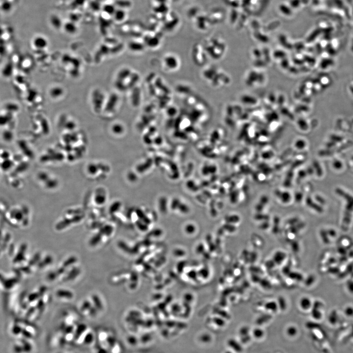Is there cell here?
I'll return each instance as SVG.
<instances>
[{
  "mask_svg": "<svg viewBox=\"0 0 353 353\" xmlns=\"http://www.w3.org/2000/svg\"><path fill=\"white\" fill-rule=\"evenodd\" d=\"M301 309L304 310H308L310 309L312 305V301L310 298L307 297H304L301 298L299 303Z\"/></svg>",
  "mask_w": 353,
  "mask_h": 353,
  "instance_id": "1",
  "label": "cell"
},
{
  "mask_svg": "<svg viewBox=\"0 0 353 353\" xmlns=\"http://www.w3.org/2000/svg\"><path fill=\"white\" fill-rule=\"evenodd\" d=\"M33 44L35 48L42 49L44 48L47 45L46 39L42 36H37L34 39Z\"/></svg>",
  "mask_w": 353,
  "mask_h": 353,
  "instance_id": "2",
  "label": "cell"
},
{
  "mask_svg": "<svg viewBox=\"0 0 353 353\" xmlns=\"http://www.w3.org/2000/svg\"><path fill=\"white\" fill-rule=\"evenodd\" d=\"M277 196L279 197L281 201L284 203H289L290 201V194L287 192H281L278 191L276 192Z\"/></svg>",
  "mask_w": 353,
  "mask_h": 353,
  "instance_id": "3",
  "label": "cell"
},
{
  "mask_svg": "<svg viewBox=\"0 0 353 353\" xmlns=\"http://www.w3.org/2000/svg\"><path fill=\"white\" fill-rule=\"evenodd\" d=\"M80 273V270L78 268H74L72 269L70 272H69L67 277H66V279L67 281L72 280L76 278Z\"/></svg>",
  "mask_w": 353,
  "mask_h": 353,
  "instance_id": "4",
  "label": "cell"
},
{
  "mask_svg": "<svg viewBox=\"0 0 353 353\" xmlns=\"http://www.w3.org/2000/svg\"><path fill=\"white\" fill-rule=\"evenodd\" d=\"M64 29L67 32L70 34L74 33L76 31L77 27L75 24L73 22H67L64 25Z\"/></svg>",
  "mask_w": 353,
  "mask_h": 353,
  "instance_id": "5",
  "label": "cell"
},
{
  "mask_svg": "<svg viewBox=\"0 0 353 353\" xmlns=\"http://www.w3.org/2000/svg\"><path fill=\"white\" fill-rule=\"evenodd\" d=\"M57 295L60 297H64L68 299H71L73 297V293L67 290H58V291L57 292Z\"/></svg>",
  "mask_w": 353,
  "mask_h": 353,
  "instance_id": "6",
  "label": "cell"
},
{
  "mask_svg": "<svg viewBox=\"0 0 353 353\" xmlns=\"http://www.w3.org/2000/svg\"><path fill=\"white\" fill-rule=\"evenodd\" d=\"M13 67L12 65L8 63L4 67L2 71V74H3V75L5 76L6 77H9L13 73Z\"/></svg>",
  "mask_w": 353,
  "mask_h": 353,
  "instance_id": "7",
  "label": "cell"
},
{
  "mask_svg": "<svg viewBox=\"0 0 353 353\" xmlns=\"http://www.w3.org/2000/svg\"><path fill=\"white\" fill-rule=\"evenodd\" d=\"M12 7H13V5L11 4V2L8 1H4L1 5V8L2 9V11L5 12L9 11L12 8Z\"/></svg>",
  "mask_w": 353,
  "mask_h": 353,
  "instance_id": "8",
  "label": "cell"
},
{
  "mask_svg": "<svg viewBox=\"0 0 353 353\" xmlns=\"http://www.w3.org/2000/svg\"><path fill=\"white\" fill-rule=\"evenodd\" d=\"M230 345L231 347H233V350L237 352H241L242 351L243 348L241 345L237 342V341L234 340H230Z\"/></svg>",
  "mask_w": 353,
  "mask_h": 353,
  "instance_id": "9",
  "label": "cell"
},
{
  "mask_svg": "<svg viewBox=\"0 0 353 353\" xmlns=\"http://www.w3.org/2000/svg\"><path fill=\"white\" fill-rule=\"evenodd\" d=\"M112 231H113V229H112V228L111 226H106L101 229L99 233L101 235H110L111 233H112Z\"/></svg>",
  "mask_w": 353,
  "mask_h": 353,
  "instance_id": "10",
  "label": "cell"
},
{
  "mask_svg": "<svg viewBox=\"0 0 353 353\" xmlns=\"http://www.w3.org/2000/svg\"><path fill=\"white\" fill-rule=\"evenodd\" d=\"M298 330L296 327L294 326H289L288 327L286 330V333L289 336L291 337L295 336L297 334Z\"/></svg>",
  "mask_w": 353,
  "mask_h": 353,
  "instance_id": "11",
  "label": "cell"
},
{
  "mask_svg": "<svg viewBox=\"0 0 353 353\" xmlns=\"http://www.w3.org/2000/svg\"><path fill=\"white\" fill-rule=\"evenodd\" d=\"M92 299L94 303L95 304L96 307L99 310H101L102 309H103V305L102 304L101 301L98 297L97 296V295H93L92 297Z\"/></svg>",
  "mask_w": 353,
  "mask_h": 353,
  "instance_id": "12",
  "label": "cell"
},
{
  "mask_svg": "<svg viewBox=\"0 0 353 353\" xmlns=\"http://www.w3.org/2000/svg\"><path fill=\"white\" fill-rule=\"evenodd\" d=\"M253 335L255 338L258 339L263 338L264 335V332L261 328H255L253 332Z\"/></svg>",
  "mask_w": 353,
  "mask_h": 353,
  "instance_id": "13",
  "label": "cell"
},
{
  "mask_svg": "<svg viewBox=\"0 0 353 353\" xmlns=\"http://www.w3.org/2000/svg\"><path fill=\"white\" fill-rule=\"evenodd\" d=\"M102 236V235H100V233H99L98 234H97V235H96L95 237H93V238L90 241V245L92 246H95L96 245H97V244H98V243L100 242V241H101V240Z\"/></svg>",
  "mask_w": 353,
  "mask_h": 353,
  "instance_id": "14",
  "label": "cell"
},
{
  "mask_svg": "<svg viewBox=\"0 0 353 353\" xmlns=\"http://www.w3.org/2000/svg\"><path fill=\"white\" fill-rule=\"evenodd\" d=\"M52 262L53 258L51 256H47L45 258L44 260V261H43L41 262L39 264V267L42 268V267H44L45 266L51 264V263H52Z\"/></svg>",
  "mask_w": 353,
  "mask_h": 353,
  "instance_id": "15",
  "label": "cell"
},
{
  "mask_svg": "<svg viewBox=\"0 0 353 353\" xmlns=\"http://www.w3.org/2000/svg\"><path fill=\"white\" fill-rule=\"evenodd\" d=\"M77 261V258L75 257V256L70 257L67 260H66V261H64V263L63 264V267H64V268L68 267L69 266H70L71 265H72L73 264L75 263Z\"/></svg>",
  "mask_w": 353,
  "mask_h": 353,
  "instance_id": "16",
  "label": "cell"
},
{
  "mask_svg": "<svg viewBox=\"0 0 353 353\" xmlns=\"http://www.w3.org/2000/svg\"><path fill=\"white\" fill-rule=\"evenodd\" d=\"M104 10L105 13L110 15H113L115 11L114 6L111 5H106L104 8Z\"/></svg>",
  "mask_w": 353,
  "mask_h": 353,
  "instance_id": "17",
  "label": "cell"
},
{
  "mask_svg": "<svg viewBox=\"0 0 353 353\" xmlns=\"http://www.w3.org/2000/svg\"><path fill=\"white\" fill-rule=\"evenodd\" d=\"M9 121V116L8 115H0V126L5 125Z\"/></svg>",
  "mask_w": 353,
  "mask_h": 353,
  "instance_id": "18",
  "label": "cell"
},
{
  "mask_svg": "<svg viewBox=\"0 0 353 353\" xmlns=\"http://www.w3.org/2000/svg\"><path fill=\"white\" fill-rule=\"evenodd\" d=\"M266 309L270 310H271L272 312H276L277 310L276 304L273 302L269 303L266 304Z\"/></svg>",
  "mask_w": 353,
  "mask_h": 353,
  "instance_id": "19",
  "label": "cell"
},
{
  "mask_svg": "<svg viewBox=\"0 0 353 353\" xmlns=\"http://www.w3.org/2000/svg\"><path fill=\"white\" fill-rule=\"evenodd\" d=\"M113 15H114L115 19L116 20H121L123 18V17H124L122 11H115V13H114Z\"/></svg>",
  "mask_w": 353,
  "mask_h": 353,
  "instance_id": "20",
  "label": "cell"
},
{
  "mask_svg": "<svg viewBox=\"0 0 353 353\" xmlns=\"http://www.w3.org/2000/svg\"><path fill=\"white\" fill-rule=\"evenodd\" d=\"M295 147L298 149H302L304 148L305 147L304 141H303L302 140H297L295 143Z\"/></svg>",
  "mask_w": 353,
  "mask_h": 353,
  "instance_id": "21",
  "label": "cell"
},
{
  "mask_svg": "<svg viewBox=\"0 0 353 353\" xmlns=\"http://www.w3.org/2000/svg\"><path fill=\"white\" fill-rule=\"evenodd\" d=\"M249 331V328L248 327H243L240 330V334L242 336L248 335Z\"/></svg>",
  "mask_w": 353,
  "mask_h": 353,
  "instance_id": "22",
  "label": "cell"
},
{
  "mask_svg": "<svg viewBox=\"0 0 353 353\" xmlns=\"http://www.w3.org/2000/svg\"><path fill=\"white\" fill-rule=\"evenodd\" d=\"M3 137L6 139H11L13 137V133L9 131H5L3 133Z\"/></svg>",
  "mask_w": 353,
  "mask_h": 353,
  "instance_id": "23",
  "label": "cell"
},
{
  "mask_svg": "<svg viewBox=\"0 0 353 353\" xmlns=\"http://www.w3.org/2000/svg\"><path fill=\"white\" fill-rule=\"evenodd\" d=\"M91 307V304L88 301H85L83 303L81 307V310L82 311H85L89 309Z\"/></svg>",
  "mask_w": 353,
  "mask_h": 353,
  "instance_id": "24",
  "label": "cell"
},
{
  "mask_svg": "<svg viewBox=\"0 0 353 353\" xmlns=\"http://www.w3.org/2000/svg\"><path fill=\"white\" fill-rule=\"evenodd\" d=\"M57 276H58V275H57V272H51L49 274V275H48V279L50 280V281H53V280L56 279Z\"/></svg>",
  "mask_w": 353,
  "mask_h": 353,
  "instance_id": "25",
  "label": "cell"
},
{
  "mask_svg": "<svg viewBox=\"0 0 353 353\" xmlns=\"http://www.w3.org/2000/svg\"><path fill=\"white\" fill-rule=\"evenodd\" d=\"M39 258H40V255L39 254H36V255H35V256H34V258H33L32 261H30V264L31 265H34V264H35L36 262L39 261Z\"/></svg>",
  "mask_w": 353,
  "mask_h": 353,
  "instance_id": "26",
  "label": "cell"
},
{
  "mask_svg": "<svg viewBox=\"0 0 353 353\" xmlns=\"http://www.w3.org/2000/svg\"><path fill=\"white\" fill-rule=\"evenodd\" d=\"M39 296H40L38 293H34L29 296V300L31 301H34L39 298Z\"/></svg>",
  "mask_w": 353,
  "mask_h": 353,
  "instance_id": "27",
  "label": "cell"
},
{
  "mask_svg": "<svg viewBox=\"0 0 353 353\" xmlns=\"http://www.w3.org/2000/svg\"><path fill=\"white\" fill-rule=\"evenodd\" d=\"M46 290H47V288H46V287H45V286H42V287L40 288V290H39V296H42V295L44 294L45 292H46Z\"/></svg>",
  "mask_w": 353,
  "mask_h": 353,
  "instance_id": "28",
  "label": "cell"
},
{
  "mask_svg": "<svg viewBox=\"0 0 353 353\" xmlns=\"http://www.w3.org/2000/svg\"><path fill=\"white\" fill-rule=\"evenodd\" d=\"M65 271V269L64 267H62L58 269L57 271V273L58 275H61L62 274L64 273Z\"/></svg>",
  "mask_w": 353,
  "mask_h": 353,
  "instance_id": "29",
  "label": "cell"
},
{
  "mask_svg": "<svg viewBox=\"0 0 353 353\" xmlns=\"http://www.w3.org/2000/svg\"><path fill=\"white\" fill-rule=\"evenodd\" d=\"M37 307L39 309H42L44 307V303H43V301H42L41 300H40L39 301L38 304H37Z\"/></svg>",
  "mask_w": 353,
  "mask_h": 353,
  "instance_id": "30",
  "label": "cell"
},
{
  "mask_svg": "<svg viewBox=\"0 0 353 353\" xmlns=\"http://www.w3.org/2000/svg\"><path fill=\"white\" fill-rule=\"evenodd\" d=\"M97 310H96L95 308L94 307H91L90 308V313L91 315H95L96 313Z\"/></svg>",
  "mask_w": 353,
  "mask_h": 353,
  "instance_id": "31",
  "label": "cell"
},
{
  "mask_svg": "<svg viewBox=\"0 0 353 353\" xmlns=\"http://www.w3.org/2000/svg\"><path fill=\"white\" fill-rule=\"evenodd\" d=\"M3 33V30L2 28L0 27V35H2Z\"/></svg>",
  "mask_w": 353,
  "mask_h": 353,
  "instance_id": "32",
  "label": "cell"
}]
</instances>
